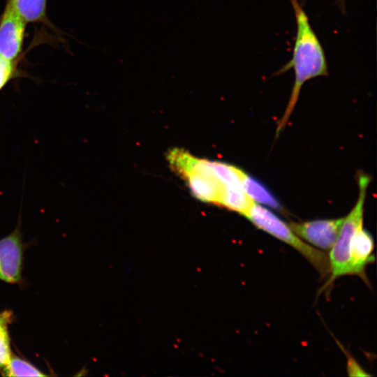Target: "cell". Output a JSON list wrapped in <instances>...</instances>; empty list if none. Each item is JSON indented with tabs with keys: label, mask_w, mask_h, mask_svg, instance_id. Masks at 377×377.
<instances>
[{
	"label": "cell",
	"mask_w": 377,
	"mask_h": 377,
	"mask_svg": "<svg viewBox=\"0 0 377 377\" xmlns=\"http://www.w3.org/2000/svg\"><path fill=\"white\" fill-rule=\"evenodd\" d=\"M301 3H304L305 0H300ZM344 1L345 0H339V4L341 6V8L344 9Z\"/></svg>",
	"instance_id": "9a60e30c"
},
{
	"label": "cell",
	"mask_w": 377,
	"mask_h": 377,
	"mask_svg": "<svg viewBox=\"0 0 377 377\" xmlns=\"http://www.w3.org/2000/svg\"><path fill=\"white\" fill-rule=\"evenodd\" d=\"M242 187L246 195L255 202L265 205L281 210L282 207L272 193L261 182L244 172L242 179Z\"/></svg>",
	"instance_id": "ba28073f"
},
{
	"label": "cell",
	"mask_w": 377,
	"mask_h": 377,
	"mask_svg": "<svg viewBox=\"0 0 377 377\" xmlns=\"http://www.w3.org/2000/svg\"><path fill=\"white\" fill-rule=\"evenodd\" d=\"M12 320L10 311L0 312V371L6 365L12 355L8 330Z\"/></svg>",
	"instance_id": "7c38bea8"
},
{
	"label": "cell",
	"mask_w": 377,
	"mask_h": 377,
	"mask_svg": "<svg viewBox=\"0 0 377 377\" xmlns=\"http://www.w3.org/2000/svg\"><path fill=\"white\" fill-rule=\"evenodd\" d=\"M26 23L43 21L46 15L47 0H10Z\"/></svg>",
	"instance_id": "30bf717a"
},
{
	"label": "cell",
	"mask_w": 377,
	"mask_h": 377,
	"mask_svg": "<svg viewBox=\"0 0 377 377\" xmlns=\"http://www.w3.org/2000/svg\"><path fill=\"white\" fill-rule=\"evenodd\" d=\"M369 182V176L359 175L357 200L349 214L343 217L337 238L330 249V274L322 290L330 288L336 279L349 274L351 243L357 228L363 223L364 205Z\"/></svg>",
	"instance_id": "7a4b0ae2"
},
{
	"label": "cell",
	"mask_w": 377,
	"mask_h": 377,
	"mask_svg": "<svg viewBox=\"0 0 377 377\" xmlns=\"http://www.w3.org/2000/svg\"><path fill=\"white\" fill-rule=\"evenodd\" d=\"M253 202L239 184L225 188L219 205L244 216Z\"/></svg>",
	"instance_id": "9c48e42d"
},
{
	"label": "cell",
	"mask_w": 377,
	"mask_h": 377,
	"mask_svg": "<svg viewBox=\"0 0 377 377\" xmlns=\"http://www.w3.org/2000/svg\"><path fill=\"white\" fill-rule=\"evenodd\" d=\"M15 61L0 59V91L15 75Z\"/></svg>",
	"instance_id": "4fadbf2b"
},
{
	"label": "cell",
	"mask_w": 377,
	"mask_h": 377,
	"mask_svg": "<svg viewBox=\"0 0 377 377\" xmlns=\"http://www.w3.org/2000/svg\"><path fill=\"white\" fill-rule=\"evenodd\" d=\"M374 249V239L371 234L364 228L362 223L352 240L349 275H356L369 283L366 267L375 260Z\"/></svg>",
	"instance_id": "52a82bcc"
},
{
	"label": "cell",
	"mask_w": 377,
	"mask_h": 377,
	"mask_svg": "<svg viewBox=\"0 0 377 377\" xmlns=\"http://www.w3.org/2000/svg\"><path fill=\"white\" fill-rule=\"evenodd\" d=\"M26 22L9 0L0 21V56L15 61L20 56L24 38Z\"/></svg>",
	"instance_id": "5b68a950"
},
{
	"label": "cell",
	"mask_w": 377,
	"mask_h": 377,
	"mask_svg": "<svg viewBox=\"0 0 377 377\" xmlns=\"http://www.w3.org/2000/svg\"><path fill=\"white\" fill-rule=\"evenodd\" d=\"M22 260L23 244L20 231L17 228L0 239V280L9 283L19 282Z\"/></svg>",
	"instance_id": "8992f818"
},
{
	"label": "cell",
	"mask_w": 377,
	"mask_h": 377,
	"mask_svg": "<svg viewBox=\"0 0 377 377\" xmlns=\"http://www.w3.org/2000/svg\"><path fill=\"white\" fill-rule=\"evenodd\" d=\"M343 218L318 219L303 222H291V230L311 246L322 250H330L334 244Z\"/></svg>",
	"instance_id": "277c9868"
},
{
	"label": "cell",
	"mask_w": 377,
	"mask_h": 377,
	"mask_svg": "<svg viewBox=\"0 0 377 377\" xmlns=\"http://www.w3.org/2000/svg\"><path fill=\"white\" fill-rule=\"evenodd\" d=\"M347 357V371L350 376H369L370 374H367L357 362V361L350 355L346 354Z\"/></svg>",
	"instance_id": "5bb4252c"
},
{
	"label": "cell",
	"mask_w": 377,
	"mask_h": 377,
	"mask_svg": "<svg viewBox=\"0 0 377 377\" xmlns=\"http://www.w3.org/2000/svg\"><path fill=\"white\" fill-rule=\"evenodd\" d=\"M295 21L296 34L290 60L277 72L279 75L293 68L294 83L284 113L279 121L276 135L286 126L306 82L315 77L327 76L329 68L324 48L311 25L308 15L298 0H290Z\"/></svg>",
	"instance_id": "6da1fadb"
},
{
	"label": "cell",
	"mask_w": 377,
	"mask_h": 377,
	"mask_svg": "<svg viewBox=\"0 0 377 377\" xmlns=\"http://www.w3.org/2000/svg\"><path fill=\"white\" fill-rule=\"evenodd\" d=\"M1 58V57L0 56V59Z\"/></svg>",
	"instance_id": "2e32d148"
},
{
	"label": "cell",
	"mask_w": 377,
	"mask_h": 377,
	"mask_svg": "<svg viewBox=\"0 0 377 377\" xmlns=\"http://www.w3.org/2000/svg\"><path fill=\"white\" fill-rule=\"evenodd\" d=\"M244 216L258 228L295 249L323 277H328L330 274L328 256L324 251L300 239L288 224L272 211L254 202Z\"/></svg>",
	"instance_id": "3957f363"
},
{
	"label": "cell",
	"mask_w": 377,
	"mask_h": 377,
	"mask_svg": "<svg viewBox=\"0 0 377 377\" xmlns=\"http://www.w3.org/2000/svg\"><path fill=\"white\" fill-rule=\"evenodd\" d=\"M6 376H45L40 369L29 362L11 355L6 365L1 369Z\"/></svg>",
	"instance_id": "8fae6325"
}]
</instances>
